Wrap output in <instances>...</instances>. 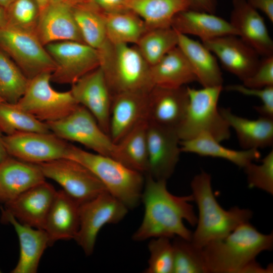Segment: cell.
Segmentation results:
<instances>
[{
	"mask_svg": "<svg viewBox=\"0 0 273 273\" xmlns=\"http://www.w3.org/2000/svg\"><path fill=\"white\" fill-rule=\"evenodd\" d=\"M141 201L144 214L140 226L132 235L135 241L165 237L179 236L191 240L193 232L184 223L196 225L198 217L191 202L192 195L177 196L167 188L166 180H156L146 174Z\"/></svg>",
	"mask_w": 273,
	"mask_h": 273,
	"instance_id": "6da1fadb",
	"label": "cell"
},
{
	"mask_svg": "<svg viewBox=\"0 0 273 273\" xmlns=\"http://www.w3.org/2000/svg\"><path fill=\"white\" fill-rule=\"evenodd\" d=\"M272 248V233L262 234L248 221L202 249L207 273H271L272 264L264 268L255 259Z\"/></svg>",
	"mask_w": 273,
	"mask_h": 273,
	"instance_id": "7a4b0ae2",
	"label": "cell"
},
{
	"mask_svg": "<svg viewBox=\"0 0 273 273\" xmlns=\"http://www.w3.org/2000/svg\"><path fill=\"white\" fill-rule=\"evenodd\" d=\"M192 196L199 214L192 242L203 248L209 242L222 238L241 224L249 221L253 212L249 209L234 206L224 209L212 191L211 175L204 171L194 176L191 183Z\"/></svg>",
	"mask_w": 273,
	"mask_h": 273,
	"instance_id": "3957f363",
	"label": "cell"
},
{
	"mask_svg": "<svg viewBox=\"0 0 273 273\" xmlns=\"http://www.w3.org/2000/svg\"><path fill=\"white\" fill-rule=\"evenodd\" d=\"M99 52L112 96L128 92L148 94L153 88L150 66L136 47L109 41Z\"/></svg>",
	"mask_w": 273,
	"mask_h": 273,
	"instance_id": "277c9868",
	"label": "cell"
},
{
	"mask_svg": "<svg viewBox=\"0 0 273 273\" xmlns=\"http://www.w3.org/2000/svg\"><path fill=\"white\" fill-rule=\"evenodd\" d=\"M67 158L89 169L107 191L128 209L134 208L140 202L145 181L143 173L110 157L90 153L72 145H70Z\"/></svg>",
	"mask_w": 273,
	"mask_h": 273,
	"instance_id": "5b68a950",
	"label": "cell"
},
{
	"mask_svg": "<svg viewBox=\"0 0 273 273\" xmlns=\"http://www.w3.org/2000/svg\"><path fill=\"white\" fill-rule=\"evenodd\" d=\"M187 87L189 104L185 116L177 129L180 141L205 134L219 142L228 140L230 127L221 115L217 104L222 85Z\"/></svg>",
	"mask_w": 273,
	"mask_h": 273,
	"instance_id": "8992f818",
	"label": "cell"
},
{
	"mask_svg": "<svg viewBox=\"0 0 273 273\" xmlns=\"http://www.w3.org/2000/svg\"><path fill=\"white\" fill-rule=\"evenodd\" d=\"M0 49L30 79L42 73H52L55 63L35 32L8 25L0 28Z\"/></svg>",
	"mask_w": 273,
	"mask_h": 273,
	"instance_id": "52a82bcc",
	"label": "cell"
},
{
	"mask_svg": "<svg viewBox=\"0 0 273 273\" xmlns=\"http://www.w3.org/2000/svg\"><path fill=\"white\" fill-rule=\"evenodd\" d=\"M51 73L45 72L29 79L26 90L17 105L44 122L60 120L79 105L70 90L58 92L51 85Z\"/></svg>",
	"mask_w": 273,
	"mask_h": 273,
	"instance_id": "ba28073f",
	"label": "cell"
},
{
	"mask_svg": "<svg viewBox=\"0 0 273 273\" xmlns=\"http://www.w3.org/2000/svg\"><path fill=\"white\" fill-rule=\"evenodd\" d=\"M119 199L105 191L79 206V226L74 240L86 255L92 254L98 234L107 224L117 223L128 212Z\"/></svg>",
	"mask_w": 273,
	"mask_h": 273,
	"instance_id": "9c48e42d",
	"label": "cell"
},
{
	"mask_svg": "<svg viewBox=\"0 0 273 273\" xmlns=\"http://www.w3.org/2000/svg\"><path fill=\"white\" fill-rule=\"evenodd\" d=\"M46 123L51 132L60 138L80 143L96 153L115 159V144L83 106L79 104L63 118Z\"/></svg>",
	"mask_w": 273,
	"mask_h": 273,
	"instance_id": "30bf717a",
	"label": "cell"
},
{
	"mask_svg": "<svg viewBox=\"0 0 273 273\" xmlns=\"http://www.w3.org/2000/svg\"><path fill=\"white\" fill-rule=\"evenodd\" d=\"M37 164L45 178L60 185L79 205L107 191L89 169L73 159L64 158Z\"/></svg>",
	"mask_w": 273,
	"mask_h": 273,
	"instance_id": "8fae6325",
	"label": "cell"
},
{
	"mask_svg": "<svg viewBox=\"0 0 273 273\" xmlns=\"http://www.w3.org/2000/svg\"><path fill=\"white\" fill-rule=\"evenodd\" d=\"M45 48L56 65L51 81L57 83L72 84L101 65L99 51L84 42L61 41Z\"/></svg>",
	"mask_w": 273,
	"mask_h": 273,
	"instance_id": "7c38bea8",
	"label": "cell"
},
{
	"mask_svg": "<svg viewBox=\"0 0 273 273\" xmlns=\"http://www.w3.org/2000/svg\"><path fill=\"white\" fill-rule=\"evenodd\" d=\"M4 142L10 156L33 164L67 158L70 145L52 132L4 135Z\"/></svg>",
	"mask_w": 273,
	"mask_h": 273,
	"instance_id": "4fadbf2b",
	"label": "cell"
},
{
	"mask_svg": "<svg viewBox=\"0 0 273 273\" xmlns=\"http://www.w3.org/2000/svg\"><path fill=\"white\" fill-rule=\"evenodd\" d=\"M180 141L176 130L148 122L146 174L156 180L167 181L179 160Z\"/></svg>",
	"mask_w": 273,
	"mask_h": 273,
	"instance_id": "5bb4252c",
	"label": "cell"
},
{
	"mask_svg": "<svg viewBox=\"0 0 273 273\" xmlns=\"http://www.w3.org/2000/svg\"><path fill=\"white\" fill-rule=\"evenodd\" d=\"M71 85L70 90L77 103L89 111L109 135L112 96L101 67L86 74Z\"/></svg>",
	"mask_w": 273,
	"mask_h": 273,
	"instance_id": "9a60e30c",
	"label": "cell"
},
{
	"mask_svg": "<svg viewBox=\"0 0 273 273\" xmlns=\"http://www.w3.org/2000/svg\"><path fill=\"white\" fill-rule=\"evenodd\" d=\"M202 42L226 70L242 81L253 74L259 64L260 56L237 35L222 36Z\"/></svg>",
	"mask_w": 273,
	"mask_h": 273,
	"instance_id": "2e32d148",
	"label": "cell"
},
{
	"mask_svg": "<svg viewBox=\"0 0 273 273\" xmlns=\"http://www.w3.org/2000/svg\"><path fill=\"white\" fill-rule=\"evenodd\" d=\"M35 33L44 46L61 41L84 42L73 15V4L68 0L51 4L40 10Z\"/></svg>",
	"mask_w": 273,
	"mask_h": 273,
	"instance_id": "e0dca14e",
	"label": "cell"
},
{
	"mask_svg": "<svg viewBox=\"0 0 273 273\" xmlns=\"http://www.w3.org/2000/svg\"><path fill=\"white\" fill-rule=\"evenodd\" d=\"M188 104L185 86L176 88L154 86L148 94L147 118L150 123L177 131Z\"/></svg>",
	"mask_w": 273,
	"mask_h": 273,
	"instance_id": "ac0fdd59",
	"label": "cell"
},
{
	"mask_svg": "<svg viewBox=\"0 0 273 273\" xmlns=\"http://www.w3.org/2000/svg\"><path fill=\"white\" fill-rule=\"evenodd\" d=\"M230 22L237 36L263 57L273 56V41L264 19L246 0H233Z\"/></svg>",
	"mask_w": 273,
	"mask_h": 273,
	"instance_id": "d6986e66",
	"label": "cell"
},
{
	"mask_svg": "<svg viewBox=\"0 0 273 273\" xmlns=\"http://www.w3.org/2000/svg\"><path fill=\"white\" fill-rule=\"evenodd\" d=\"M56 192L52 185L44 181L5 203L4 210L23 224L43 229Z\"/></svg>",
	"mask_w": 273,
	"mask_h": 273,
	"instance_id": "ffe728a7",
	"label": "cell"
},
{
	"mask_svg": "<svg viewBox=\"0 0 273 273\" xmlns=\"http://www.w3.org/2000/svg\"><path fill=\"white\" fill-rule=\"evenodd\" d=\"M148 94L128 92L112 96L109 135L114 143H117L141 120L147 117Z\"/></svg>",
	"mask_w": 273,
	"mask_h": 273,
	"instance_id": "44dd1931",
	"label": "cell"
},
{
	"mask_svg": "<svg viewBox=\"0 0 273 273\" xmlns=\"http://www.w3.org/2000/svg\"><path fill=\"white\" fill-rule=\"evenodd\" d=\"M2 210V220L13 225L19 241V260L11 272H36L41 257L46 248L50 246L47 233L43 229L23 224L5 210Z\"/></svg>",
	"mask_w": 273,
	"mask_h": 273,
	"instance_id": "7402d4cb",
	"label": "cell"
},
{
	"mask_svg": "<svg viewBox=\"0 0 273 273\" xmlns=\"http://www.w3.org/2000/svg\"><path fill=\"white\" fill-rule=\"evenodd\" d=\"M44 181L46 178L37 164L9 156L0 164V202H9Z\"/></svg>",
	"mask_w": 273,
	"mask_h": 273,
	"instance_id": "603a6c76",
	"label": "cell"
},
{
	"mask_svg": "<svg viewBox=\"0 0 273 273\" xmlns=\"http://www.w3.org/2000/svg\"><path fill=\"white\" fill-rule=\"evenodd\" d=\"M79 206L64 191H57L43 229L50 246L59 240L75 239L79 226Z\"/></svg>",
	"mask_w": 273,
	"mask_h": 273,
	"instance_id": "cb8c5ba5",
	"label": "cell"
},
{
	"mask_svg": "<svg viewBox=\"0 0 273 273\" xmlns=\"http://www.w3.org/2000/svg\"><path fill=\"white\" fill-rule=\"evenodd\" d=\"M171 27L178 33L199 37L207 40L237 33L231 23L214 14L188 9L173 18Z\"/></svg>",
	"mask_w": 273,
	"mask_h": 273,
	"instance_id": "d4e9b609",
	"label": "cell"
},
{
	"mask_svg": "<svg viewBox=\"0 0 273 273\" xmlns=\"http://www.w3.org/2000/svg\"><path fill=\"white\" fill-rule=\"evenodd\" d=\"M178 35L177 46L187 58L197 81L203 87L222 85V73L213 54L202 42L178 32Z\"/></svg>",
	"mask_w": 273,
	"mask_h": 273,
	"instance_id": "484cf974",
	"label": "cell"
},
{
	"mask_svg": "<svg viewBox=\"0 0 273 273\" xmlns=\"http://www.w3.org/2000/svg\"><path fill=\"white\" fill-rule=\"evenodd\" d=\"M219 110L230 127L236 131L243 149H258L272 145V118L260 116L256 120H250L234 114L230 108Z\"/></svg>",
	"mask_w": 273,
	"mask_h": 273,
	"instance_id": "4316f807",
	"label": "cell"
},
{
	"mask_svg": "<svg viewBox=\"0 0 273 273\" xmlns=\"http://www.w3.org/2000/svg\"><path fill=\"white\" fill-rule=\"evenodd\" d=\"M150 75L154 86L165 88H179L197 81L187 58L178 46L150 66Z\"/></svg>",
	"mask_w": 273,
	"mask_h": 273,
	"instance_id": "83f0119b",
	"label": "cell"
},
{
	"mask_svg": "<svg viewBox=\"0 0 273 273\" xmlns=\"http://www.w3.org/2000/svg\"><path fill=\"white\" fill-rule=\"evenodd\" d=\"M179 144L181 152L223 159L243 168L261 157L258 149L237 151L229 149L222 146L211 136L205 134L192 139L180 141Z\"/></svg>",
	"mask_w": 273,
	"mask_h": 273,
	"instance_id": "f1b7e54d",
	"label": "cell"
},
{
	"mask_svg": "<svg viewBox=\"0 0 273 273\" xmlns=\"http://www.w3.org/2000/svg\"><path fill=\"white\" fill-rule=\"evenodd\" d=\"M126 7L138 15L148 30L171 27L178 13L190 9L189 0H128Z\"/></svg>",
	"mask_w": 273,
	"mask_h": 273,
	"instance_id": "f546056e",
	"label": "cell"
},
{
	"mask_svg": "<svg viewBox=\"0 0 273 273\" xmlns=\"http://www.w3.org/2000/svg\"><path fill=\"white\" fill-rule=\"evenodd\" d=\"M148 125L146 117L115 144V159L143 174L148 167Z\"/></svg>",
	"mask_w": 273,
	"mask_h": 273,
	"instance_id": "4dcf8cb0",
	"label": "cell"
},
{
	"mask_svg": "<svg viewBox=\"0 0 273 273\" xmlns=\"http://www.w3.org/2000/svg\"><path fill=\"white\" fill-rule=\"evenodd\" d=\"M73 15L83 42L100 51L109 41L104 14L87 2L73 4Z\"/></svg>",
	"mask_w": 273,
	"mask_h": 273,
	"instance_id": "1f68e13d",
	"label": "cell"
},
{
	"mask_svg": "<svg viewBox=\"0 0 273 273\" xmlns=\"http://www.w3.org/2000/svg\"><path fill=\"white\" fill-rule=\"evenodd\" d=\"M104 16L107 38L112 43L136 44L148 30L144 21L129 10Z\"/></svg>",
	"mask_w": 273,
	"mask_h": 273,
	"instance_id": "d6a6232c",
	"label": "cell"
},
{
	"mask_svg": "<svg viewBox=\"0 0 273 273\" xmlns=\"http://www.w3.org/2000/svg\"><path fill=\"white\" fill-rule=\"evenodd\" d=\"M178 32L171 27L147 30L135 44L139 51L151 66L177 46Z\"/></svg>",
	"mask_w": 273,
	"mask_h": 273,
	"instance_id": "836d02e7",
	"label": "cell"
},
{
	"mask_svg": "<svg viewBox=\"0 0 273 273\" xmlns=\"http://www.w3.org/2000/svg\"><path fill=\"white\" fill-rule=\"evenodd\" d=\"M0 129L6 135L21 132H50L47 123L40 121L17 104L0 102Z\"/></svg>",
	"mask_w": 273,
	"mask_h": 273,
	"instance_id": "e575fe53",
	"label": "cell"
},
{
	"mask_svg": "<svg viewBox=\"0 0 273 273\" xmlns=\"http://www.w3.org/2000/svg\"><path fill=\"white\" fill-rule=\"evenodd\" d=\"M29 81L17 64L0 49V98L4 102L17 103Z\"/></svg>",
	"mask_w": 273,
	"mask_h": 273,
	"instance_id": "d590c367",
	"label": "cell"
},
{
	"mask_svg": "<svg viewBox=\"0 0 273 273\" xmlns=\"http://www.w3.org/2000/svg\"><path fill=\"white\" fill-rule=\"evenodd\" d=\"M173 239L172 273H207L202 248L179 236Z\"/></svg>",
	"mask_w": 273,
	"mask_h": 273,
	"instance_id": "8d00e7d4",
	"label": "cell"
},
{
	"mask_svg": "<svg viewBox=\"0 0 273 273\" xmlns=\"http://www.w3.org/2000/svg\"><path fill=\"white\" fill-rule=\"evenodd\" d=\"M5 10L7 25L35 33L40 12L35 0H14Z\"/></svg>",
	"mask_w": 273,
	"mask_h": 273,
	"instance_id": "74e56055",
	"label": "cell"
},
{
	"mask_svg": "<svg viewBox=\"0 0 273 273\" xmlns=\"http://www.w3.org/2000/svg\"><path fill=\"white\" fill-rule=\"evenodd\" d=\"M170 239L165 237L151 239L148 244L150 257L144 272H173V246Z\"/></svg>",
	"mask_w": 273,
	"mask_h": 273,
	"instance_id": "f35d334b",
	"label": "cell"
},
{
	"mask_svg": "<svg viewBox=\"0 0 273 273\" xmlns=\"http://www.w3.org/2000/svg\"><path fill=\"white\" fill-rule=\"evenodd\" d=\"M248 187L273 194V150L261 160V164L251 162L244 168Z\"/></svg>",
	"mask_w": 273,
	"mask_h": 273,
	"instance_id": "ab89813d",
	"label": "cell"
},
{
	"mask_svg": "<svg viewBox=\"0 0 273 273\" xmlns=\"http://www.w3.org/2000/svg\"><path fill=\"white\" fill-rule=\"evenodd\" d=\"M229 91L236 92L242 94L254 96L259 98L262 102V105L255 106L254 109L263 116L273 119V86L263 88H251L243 84H232L226 86Z\"/></svg>",
	"mask_w": 273,
	"mask_h": 273,
	"instance_id": "60d3db41",
	"label": "cell"
},
{
	"mask_svg": "<svg viewBox=\"0 0 273 273\" xmlns=\"http://www.w3.org/2000/svg\"><path fill=\"white\" fill-rule=\"evenodd\" d=\"M243 82L244 86L251 88L273 86V56L263 57L253 74Z\"/></svg>",
	"mask_w": 273,
	"mask_h": 273,
	"instance_id": "b9f144b4",
	"label": "cell"
},
{
	"mask_svg": "<svg viewBox=\"0 0 273 273\" xmlns=\"http://www.w3.org/2000/svg\"><path fill=\"white\" fill-rule=\"evenodd\" d=\"M128 0H88L87 2L104 14L127 11Z\"/></svg>",
	"mask_w": 273,
	"mask_h": 273,
	"instance_id": "7bdbcfd3",
	"label": "cell"
},
{
	"mask_svg": "<svg viewBox=\"0 0 273 273\" xmlns=\"http://www.w3.org/2000/svg\"><path fill=\"white\" fill-rule=\"evenodd\" d=\"M247 3L256 10L263 13L269 20L273 22V0H246Z\"/></svg>",
	"mask_w": 273,
	"mask_h": 273,
	"instance_id": "ee69618b",
	"label": "cell"
},
{
	"mask_svg": "<svg viewBox=\"0 0 273 273\" xmlns=\"http://www.w3.org/2000/svg\"><path fill=\"white\" fill-rule=\"evenodd\" d=\"M190 9L214 14L216 11V0H189Z\"/></svg>",
	"mask_w": 273,
	"mask_h": 273,
	"instance_id": "f6af8a7d",
	"label": "cell"
},
{
	"mask_svg": "<svg viewBox=\"0 0 273 273\" xmlns=\"http://www.w3.org/2000/svg\"><path fill=\"white\" fill-rule=\"evenodd\" d=\"M4 133L0 129V164L9 156L4 145Z\"/></svg>",
	"mask_w": 273,
	"mask_h": 273,
	"instance_id": "bcb514c9",
	"label": "cell"
},
{
	"mask_svg": "<svg viewBox=\"0 0 273 273\" xmlns=\"http://www.w3.org/2000/svg\"><path fill=\"white\" fill-rule=\"evenodd\" d=\"M7 24L6 10L0 5V28Z\"/></svg>",
	"mask_w": 273,
	"mask_h": 273,
	"instance_id": "7dc6e473",
	"label": "cell"
},
{
	"mask_svg": "<svg viewBox=\"0 0 273 273\" xmlns=\"http://www.w3.org/2000/svg\"><path fill=\"white\" fill-rule=\"evenodd\" d=\"M38 4L40 10L43 9L49 5L62 0H35Z\"/></svg>",
	"mask_w": 273,
	"mask_h": 273,
	"instance_id": "c3c4849f",
	"label": "cell"
},
{
	"mask_svg": "<svg viewBox=\"0 0 273 273\" xmlns=\"http://www.w3.org/2000/svg\"><path fill=\"white\" fill-rule=\"evenodd\" d=\"M14 1V0H0V5L6 9Z\"/></svg>",
	"mask_w": 273,
	"mask_h": 273,
	"instance_id": "681fc988",
	"label": "cell"
},
{
	"mask_svg": "<svg viewBox=\"0 0 273 273\" xmlns=\"http://www.w3.org/2000/svg\"><path fill=\"white\" fill-rule=\"evenodd\" d=\"M72 4H76L87 2L88 0H68Z\"/></svg>",
	"mask_w": 273,
	"mask_h": 273,
	"instance_id": "f907efd6",
	"label": "cell"
},
{
	"mask_svg": "<svg viewBox=\"0 0 273 273\" xmlns=\"http://www.w3.org/2000/svg\"><path fill=\"white\" fill-rule=\"evenodd\" d=\"M3 101L1 98H0V102Z\"/></svg>",
	"mask_w": 273,
	"mask_h": 273,
	"instance_id": "816d5d0a",
	"label": "cell"
}]
</instances>
